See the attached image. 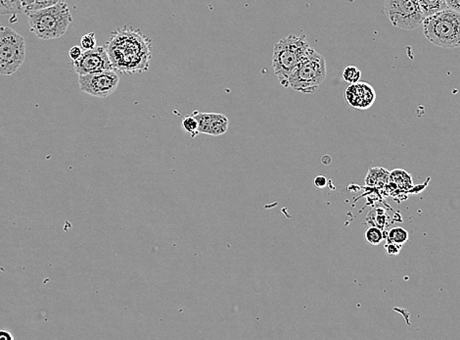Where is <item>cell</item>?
Wrapping results in <instances>:
<instances>
[{"mask_svg":"<svg viewBox=\"0 0 460 340\" xmlns=\"http://www.w3.org/2000/svg\"><path fill=\"white\" fill-rule=\"evenodd\" d=\"M114 71L132 75L146 72L152 58L151 41L139 29L123 26L105 44Z\"/></svg>","mask_w":460,"mask_h":340,"instance_id":"6da1fadb","label":"cell"},{"mask_svg":"<svg viewBox=\"0 0 460 340\" xmlns=\"http://www.w3.org/2000/svg\"><path fill=\"white\" fill-rule=\"evenodd\" d=\"M311 47L305 36L289 35L277 41L272 54V67L279 84L289 88V78Z\"/></svg>","mask_w":460,"mask_h":340,"instance_id":"7a4b0ae2","label":"cell"},{"mask_svg":"<svg viewBox=\"0 0 460 340\" xmlns=\"http://www.w3.org/2000/svg\"><path fill=\"white\" fill-rule=\"evenodd\" d=\"M28 18L31 33L44 41L64 36L73 22L70 8L65 2L31 13Z\"/></svg>","mask_w":460,"mask_h":340,"instance_id":"3957f363","label":"cell"},{"mask_svg":"<svg viewBox=\"0 0 460 340\" xmlns=\"http://www.w3.org/2000/svg\"><path fill=\"white\" fill-rule=\"evenodd\" d=\"M425 38L441 49L460 47V14L454 10H443L425 18L422 23Z\"/></svg>","mask_w":460,"mask_h":340,"instance_id":"277c9868","label":"cell"},{"mask_svg":"<svg viewBox=\"0 0 460 340\" xmlns=\"http://www.w3.org/2000/svg\"><path fill=\"white\" fill-rule=\"evenodd\" d=\"M326 79L325 58L311 49L289 78V88L303 94H314Z\"/></svg>","mask_w":460,"mask_h":340,"instance_id":"5b68a950","label":"cell"},{"mask_svg":"<svg viewBox=\"0 0 460 340\" xmlns=\"http://www.w3.org/2000/svg\"><path fill=\"white\" fill-rule=\"evenodd\" d=\"M25 59V39L10 27H0V75H13Z\"/></svg>","mask_w":460,"mask_h":340,"instance_id":"8992f818","label":"cell"},{"mask_svg":"<svg viewBox=\"0 0 460 340\" xmlns=\"http://www.w3.org/2000/svg\"><path fill=\"white\" fill-rule=\"evenodd\" d=\"M383 10L393 26L401 30H415L425 19L419 0H383Z\"/></svg>","mask_w":460,"mask_h":340,"instance_id":"52a82bcc","label":"cell"},{"mask_svg":"<svg viewBox=\"0 0 460 340\" xmlns=\"http://www.w3.org/2000/svg\"><path fill=\"white\" fill-rule=\"evenodd\" d=\"M119 84L120 78L118 73L114 70L79 76L81 91L99 99H105L113 94L118 89Z\"/></svg>","mask_w":460,"mask_h":340,"instance_id":"ba28073f","label":"cell"},{"mask_svg":"<svg viewBox=\"0 0 460 340\" xmlns=\"http://www.w3.org/2000/svg\"><path fill=\"white\" fill-rule=\"evenodd\" d=\"M74 70L78 75L114 70L105 47L96 46L84 50L83 55L74 61Z\"/></svg>","mask_w":460,"mask_h":340,"instance_id":"9c48e42d","label":"cell"},{"mask_svg":"<svg viewBox=\"0 0 460 340\" xmlns=\"http://www.w3.org/2000/svg\"><path fill=\"white\" fill-rule=\"evenodd\" d=\"M345 99L351 107L366 110L371 107L376 99L374 89L364 81L350 84L345 92Z\"/></svg>","mask_w":460,"mask_h":340,"instance_id":"30bf717a","label":"cell"},{"mask_svg":"<svg viewBox=\"0 0 460 340\" xmlns=\"http://www.w3.org/2000/svg\"><path fill=\"white\" fill-rule=\"evenodd\" d=\"M192 115L197 120L199 134L211 136H223L229 129V118L223 114L194 111Z\"/></svg>","mask_w":460,"mask_h":340,"instance_id":"8fae6325","label":"cell"},{"mask_svg":"<svg viewBox=\"0 0 460 340\" xmlns=\"http://www.w3.org/2000/svg\"><path fill=\"white\" fill-rule=\"evenodd\" d=\"M65 1L66 0H21V12L29 15Z\"/></svg>","mask_w":460,"mask_h":340,"instance_id":"7c38bea8","label":"cell"},{"mask_svg":"<svg viewBox=\"0 0 460 340\" xmlns=\"http://www.w3.org/2000/svg\"><path fill=\"white\" fill-rule=\"evenodd\" d=\"M366 184L370 186H378L383 188L390 183V173L383 168L370 169L366 176Z\"/></svg>","mask_w":460,"mask_h":340,"instance_id":"4fadbf2b","label":"cell"},{"mask_svg":"<svg viewBox=\"0 0 460 340\" xmlns=\"http://www.w3.org/2000/svg\"><path fill=\"white\" fill-rule=\"evenodd\" d=\"M390 181L395 184L396 189H400L401 191H411L414 186V181H412L411 174L401 170V169H396L390 172Z\"/></svg>","mask_w":460,"mask_h":340,"instance_id":"5bb4252c","label":"cell"},{"mask_svg":"<svg viewBox=\"0 0 460 340\" xmlns=\"http://www.w3.org/2000/svg\"><path fill=\"white\" fill-rule=\"evenodd\" d=\"M419 4L425 18L448 8L446 0H419Z\"/></svg>","mask_w":460,"mask_h":340,"instance_id":"9a60e30c","label":"cell"},{"mask_svg":"<svg viewBox=\"0 0 460 340\" xmlns=\"http://www.w3.org/2000/svg\"><path fill=\"white\" fill-rule=\"evenodd\" d=\"M386 239H387L388 244H395L403 246L409 241V233L406 229L396 226L389 231Z\"/></svg>","mask_w":460,"mask_h":340,"instance_id":"2e32d148","label":"cell"},{"mask_svg":"<svg viewBox=\"0 0 460 340\" xmlns=\"http://www.w3.org/2000/svg\"><path fill=\"white\" fill-rule=\"evenodd\" d=\"M21 0H0V14H18L21 12Z\"/></svg>","mask_w":460,"mask_h":340,"instance_id":"e0dca14e","label":"cell"},{"mask_svg":"<svg viewBox=\"0 0 460 340\" xmlns=\"http://www.w3.org/2000/svg\"><path fill=\"white\" fill-rule=\"evenodd\" d=\"M364 237L370 244L374 245V246L381 244L383 239H385L381 229L378 228V226H370L369 229H367L366 234H364Z\"/></svg>","mask_w":460,"mask_h":340,"instance_id":"ac0fdd59","label":"cell"},{"mask_svg":"<svg viewBox=\"0 0 460 340\" xmlns=\"http://www.w3.org/2000/svg\"><path fill=\"white\" fill-rule=\"evenodd\" d=\"M181 126L184 131L190 134L191 138H195L197 134H199L198 122L193 115L186 116V117L182 119Z\"/></svg>","mask_w":460,"mask_h":340,"instance_id":"d6986e66","label":"cell"},{"mask_svg":"<svg viewBox=\"0 0 460 340\" xmlns=\"http://www.w3.org/2000/svg\"><path fill=\"white\" fill-rule=\"evenodd\" d=\"M344 81L348 84L358 83L361 78V72L356 66H348L342 74Z\"/></svg>","mask_w":460,"mask_h":340,"instance_id":"ffe728a7","label":"cell"},{"mask_svg":"<svg viewBox=\"0 0 460 340\" xmlns=\"http://www.w3.org/2000/svg\"><path fill=\"white\" fill-rule=\"evenodd\" d=\"M81 46L84 50H91L96 47V36H95V34L89 33L84 35L81 39Z\"/></svg>","mask_w":460,"mask_h":340,"instance_id":"44dd1931","label":"cell"},{"mask_svg":"<svg viewBox=\"0 0 460 340\" xmlns=\"http://www.w3.org/2000/svg\"><path fill=\"white\" fill-rule=\"evenodd\" d=\"M401 249V245L386 242L385 249L387 251V254L390 255V256H396V255L400 254Z\"/></svg>","mask_w":460,"mask_h":340,"instance_id":"7402d4cb","label":"cell"},{"mask_svg":"<svg viewBox=\"0 0 460 340\" xmlns=\"http://www.w3.org/2000/svg\"><path fill=\"white\" fill-rule=\"evenodd\" d=\"M84 51L83 49H81V46H73L72 49L69 50V57L71 58V59L73 60V61H76V60H78L79 57L83 55Z\"/></svg>","mask_w":460,"mask_h":340,"instance_id":"603a6c76","label":"cell"},{"mask_svg":"<svg viewBox=\"0 0 460 340\" xmlns=\"http://www.w3.org/2000/svg\"><path fill=\"white\" fill-rule=\"evenodd\" d=\"M314 186L317 189H324L326 188L327 184H329V180L325 178L324 176H317L314 181Z\"/></svg>","mask_w":460,"mask_h":340,"instance_id":"cb8c5ba5","label":"cell"},{"mask_svg":"<svg viewBox=\"0 0 460 340\" xmlns=\"http://www.w3.org/2000/svg\"><path fill=\"white\" fill-rule=\"evenodd\" d=\"M449 9L454 10L460 14V0H446Z\"/></svg>","mask_w":460,"mask_h":340,"instance_id":"d4e9b609","label":"cell"},{"mask_svg":"<svg viewBox=\"0 0 460 340\" xmlns=\"http://www.w3.org/2000/svg\"><path fill=\"white\" fill-rule=\"evenodd\" d=\"M429 181H430V179H428V180L426 181H425L424 184H423V186H412V189H411V191H408L409 194H419V192H421L423 191V189L426 188L427 183Z\"/></svg>","mask_w":460,"mask_h":340,"instance_id":"484cf974","label":"cell"},{"mask_svg":"<svg viewBox=\"0 0 460 340\" xmlns=\"http://www.w3.org/2000/svg\"><path fill=\"white\" fill-rule=\"evenodd\" d=\"M0 339L12 340L14 339V336H12L10 331L0 329Z\"/></svg>","mask_w":460,"mask_h":340,"instance_id":"4316f807","label":"cell"},{"mask_svg":"<svg viewBox=\"0 0 460 340\" xmlns=\"http://www.w3.org/2000/svg\"><path fill=\"white\" fill-rule=\"evenodd\" d=\"M321 162H322V164L329 165L330 163H331V158H330L329 155H326V156L322 157Z\"/></svg>","mask_w":460,"mask_h":340,"instance_id":"83f0119b","label":"cell"}]
</instances>
